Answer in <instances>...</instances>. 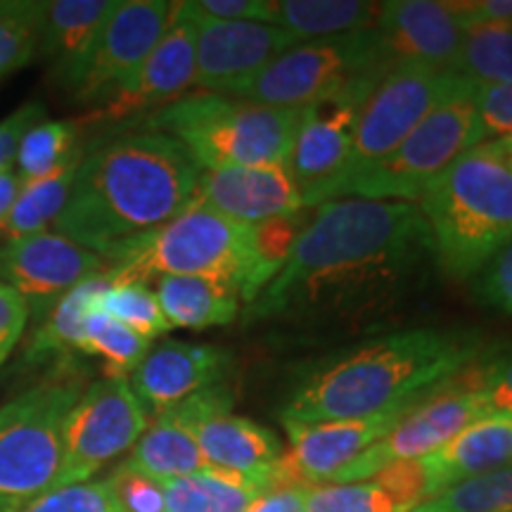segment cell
<instances>
[{
	"label": "cell",
	"instance_id": "cell-34",
	"mask_svg": "<svg viewBox=\"0 0 512 512\" xmlns=\"http://www.w3.org/2000/svg\"><path fill=\"white\" fill-rule=\"evenodd\" d=\"M150 351V342L145 337L128 330L110 316L91 313L83 325L76 354L100 356L105 363V377H126L133 373Z\"/></svg>",
	"mask_w": 512,
	"mask_h": 512
},
{
	"label": "cell",
	"instance_id": "cell-41",
	"mask_svg": "<svg viewBox=\"0 0 512 512\" xmlns=\"http://www.w3.org/2000/svg\"><path fill=\"white\" fill-rule=\"evenodd\" d=\"M472 292L479 304L512 316V240L482 266Z\"/></svg>",
	"mask_w": 512,
	"mask_h": 512
},
{
	"label": "cell",
	"instance_id": "cell-14",
	"mask_svg": "<svg viewBox=\"0 0 512 512\" xmlns=\"http://www.w3.org/2000/svg\"><path fill=\"white\" fill-rule=\"evenodd\" d=\"M411 406L351 420L297 422L283 418L292 446L283 451V456L275 463L268 489L273 486L311 489V486L330 482L339 470L354 463L363 451H368L377 439L392 430Z\"/></svg>",
	"mask_w": 512,
	"mask_h": 512
},
{
	"label": "cell",
	"instance_id": "cell-26",
	"mask_svg": "<svg viewBox=\"0 0 512 512\" xmlns=\"http://www.w3.org/2000/svg\"><path fill=\"white\" fill-rule=\"evenodd\" d=\"M124 465L157 482L207 470L195 432L174 408L159 413L157 420L147 425Z\"/></svg>",
	"mask_w": 512,
	"mask_h": 512
},
{
	"label": "cell",
	"instance_id": "cell-27",
	"mask_svg": "<svg viewBox=\"0 0 512 512\" xmlns=\"http://www.w3.org/2000/svg\"><path fill=\"white\" fill-rule=\"evenodd\" d=\"M107 287H110V283L100 273L83 280L74 290L64 294L60 302L53 306V311L31 332L27 349H24V363L43 366V363H55L60 358L74 356L86 318L91 316L95 302Z\"/></svg>",
	"mask_w": 512,
	"mask_h": 512
},
{
	"label": "cell",
	"instance_id": "cell-44",
	"mask_svg": "<svg viewBox=\"0 0 512 512\" xmlns=\"http://www.w3.org/2000/svg\"><path fill=\"white\" fill-rule=\"evenodd\" d=\"M475 105L486 138L512 136V83L479 86L475 91Z\"/></svg>",
	"mask_w": 512,
	"mask_h": 512
},
{
	"label": "cell",
	"instance_id": "cell-25",
	"mask_svg": "<svg viewBox=\"0 0 512 512\" xmlns=\"http://www.w3.org/2000/svg\"><path fill=\"white\" fill-rule=\"evenodd\" d=\"M157 299L171 328L204 330L233 323L242 292L230 280L202 275H171L157 283Z\"/></svg>",
	"mask_w": 512,
	"mask_h": 512
},
{
	"label": "cell",
	"instance_id": "cell-21",
	"mask_svg": "<svg viewBox=\"0 0 512 512\" xmlns=\"http://www.w3.org/2000/svg\"><path fill=\"white\" fill-rule=\"evenodd\" d=\"M228 368L230 356L221 347L169 339L147 351L128 382L145 411L150 408L159 415L200 389L223 382Z\"/></svg>",
	"mask_w": 512,
	"mask_h": 512
},
{
	"label": "cell",
	"instance_id": "cell-45",
	"mask_svg": "<svg viewBox=\"0 0 512 512\" xmlns=\"http://www.w3.org/2000/svg\"><path fill=\"white\" fill-rule=\"evenodd\" d=\"M41 121H46V107L36 100L24 102L22 107H17L15 112L0 121V169L15 164L22 138L27 136L29 128L41 124Z\"/></svg>",
	"mask_w": 512,
	"mask_h": 512
},
{
	"label": "cell",
	"instance_id": "cell-9",
	"mask_svg": "<svg viewBox=\"0 0 512 512\" xmlns=\"http://www.w3.org/2000/svg\"><path fill=\"white\" fill-rule=\"evenodd\" d=\"M389 69L375 29L302 43L235 91L242 100L304 110L356 86L377 83Z\"/></svg>",
	"mask_w": 512,
	"mask_h": 512
},
{
	"label": "cell",
	"instance_id": "cell-24",
	"mask_svg": "<svg viewBox=\"0 0 512 512\" xmlns=\"http://www.w3.org/2000/svg\"><path fill=\"white\" fill-rule=\"evenodd\" d=\"M117 0H53L46 3L38 55L46 57L50 76L72 93L79 72Z\"/></svg>",
	"mask_w": 512,
	"mask_h": 512
},
{
	"label": "cell",
	"instance_id": "cell-18",
	"mask_svg": "<svg viewBox=\"0 0 512 512\" xmlns=\"http://www.w3.org/2000/svg\"><path fill=\"white\" fill-rule=\"evenodd\" d=\"M377 83L356 86L337 98L306 107L302 126L287 157V171L302 192L304 207H318L328 185L347 164L356 117Z\"/></svg>",
	"mask_w": 512,
	"mask_h": 512
},
{
	"label": "cell",
	"instance_id": "cell-47",
	"mask_svg": "<svg viewBox=\"0 0 512 512\" xmlns=\"http://www.w3.org/2000/svg\"><path fill=\"white\" fill-rule=\"evenodd\" d=\"M306 489L292 486H273L249 505L245 512H304Z\"/></svg>",
	"mask_w": 512,
	"mask_h": 512
},
{
	"label": "cell",
	"instance_id": "cell-13",
	"mask_svg": "<svg viewBox=\"0 0 512 512\" xmlns=\"http://www.w3.org/2000/svg\"><path fill=\"white\" fill-rule=\"evenodd\" d=\"M171 12L174 3L166 0H117L69 93L72 100L98 107L124 86L162 41Z\"/></svg>",
	"mask_w": 512,
	"mask_h": 512
},
{
	"label": "cell",
	"instance_id": "cell-4",
	"mask_svg": "<svg viewBox=\"0 0 512 512\" xmlns=\"http://www.w3.org/2000/svg\"><path fill=\"white\" fill-rule=\"evenodd\" d=\"M434 264L467 280L512 240V136L467 150L418 200Z\"/></svg>",
	"mask_w": 512,
	"mask_h": 512
},
{
	"label": "cell",
	"instance_id": "cell-10",
	"mask_svg": "<svg viewBox=\"0 0 512 512\" xmlns=\"http://www.w3.org/2000/svg\"><path fill=\"white\" fill-rule=\"evenodd\" d=\"M470 88L477 86L453 72L420 67V64H392L363 100L347 164L325 188L320 204L328 202L332 192L349 178L392 155L434 107Z\"/></svg>",
	"mask_w": 512,
	"mask_h": 512
},
{
	"label": "cell",
	"instance_id": "cell-32",
	"mask_svg": "<svg viewBox=\"0 0 512 512\" xmlns=\"http://www.w3.org/2000/svg\"><path fill=\"white\" fill-rule=\"evenodd\" d=\"M306 223L309 221L299 211V214L249 226V273L242 287V302L252 304L259 292L283 271Z\"/></svg>",
	"mask_w": 512,
	"mask_h": 512
},
{
	"label": "cell",
	"instance_id": "cell-36",
	"mask_svg": "<svg viewBox=\"0 0 512 512\" xmlns=\"http://www.w3.org/2000/svg\"><path fill=\"white\" fill-rule=\"evenodd\" d=\"M46 3L0 0V81L34 60L41 46Z\"/></svg>",
	"mask_w": 512,
	"mask_h": 512
},
{
	"label": "cell",
	"instance_id": "cell-12",
	"mask_svg": "<svg viewBox=\"0 0 512 512\" xmlns=\"http://www.w3.org/2000/svg\"><path fill=\"white\" fill-rule=\"evenodd\" d=\"M147 430V411L128 377L91 382L64 422V453L57 489L88 482L100 467L131 451Z\"/></svg>",
	"mask_w": 512,
	"mask_h": 512
},
{
	"label": "cell",
	"instance_id": "cell-38",
	"mask_svg": "<svg viewBox=\"0 0 512 512\" xmlns=\"http://www.w3.org/2000/svg\"><path fill=\"white\" fill-rule=\"evenodd\" d=\"M93 313L110 316L117 323L126 325L136 335L157 339L171 330L169 320L164 318L162 306H159L157 292L143 283H128V285H110L100 294L95 302Z\"/></svg>",
	"mask_w": 512,
	"mask_h": 512
},
{
	"label": "cell",
	"instance_id": "cell-3",
	"mask_svg": "<svg viewBox=\"0 0 512 512\" xmlns=\"http://www.w3.org/2000/svg\"><path fill=\"white\" fill-rule=\"evenodd\" d=\"M482 339L467 330L413 328L320 361L292 394L283 418L325 422L411 406L475 363Z\"/></svg>",
	"mask_w": 512,
	"mask_h": 512
},
{
	"label": "cell",
	"instance_id": "cell-48",
	"mask_svg": "<svg viewBox=\"0 0 512 512\" xmlns=\"http://www.w3.org/2000/svg\"><path fill=\"white\" fill-rule=\"evenodd\" d=\"M19 192H22V181H19L15 164L0 169V223L10 214L12 204L17 202Z\"/></svg>",
	"mask_w": 512,
	"mask_h": 512
},
{
	"label": "cell",
	"instance_id": "cell-30",
	"mask_svg": "<svg viewBox=\"0 0 512 512\" xmlns=\"http://www.w3.org/2000/svg\"><path fill=\"white\" fill-rule=\"evenodd\" d=\"M81 159L83 150L76 152L69 162H64L50 176L24 185L17 202L12 204L10 214L0 223V245L29 238L36 233H46L50 223H55L62 209L67 207Z\"/></svg>",
	"mask_w": 512,
	"mask_h": 512
},
{
	"label": "cell",
	"instance_id": "cell-15",
	"mask_svg": "<svg viewBox=\"0 0 512 512\" xmlns=\"http://www.w3.org/2000/svg\"><path fill=\"white\" fill-rule=\"evenodd\" d=\"M195 41L197 24L188 12V5L174 3L162 41L124 86H119L98 107H93V112L86 117L88 124L140 121L183 98L195 79Z\"/></svg>",
	"mask_w": 512,
	"mask_h": 512
},
{
	"label": "cell",
	"instance_id": "cell-22",
	"mask_svg": "<svg viewBox=\"0 0 512 512\" xmlns=\"http://www.w3.org/2000/svg\"><path fill=\"white\" fill-rule=\"evenodd\" d=\"M427 498L448 486L512 465V418L501 413L484 415L448 439L444 446L420 458Z\"/></svg>",
	"mask_w": 512,
	"mask_h": 512
},
{
	"label": "cell",
	"instance_id": "cell-5",
	"mask_svg": "<svg viewBox=\"0 0 512 512\" xmlns=\"http://www.w3.org/2000/svg\"><path fill=\"white\" fill-rule=\"evenodd\" d=\"M306 110V107H304ZM304 110L190 93L138 121V131L176 138L202 171L226 166L285 164Z\"/></svg>",
	"mask_w": 512,
	"mask_h": 512
},
{
	"label": "cell",
	"instance_id": "cell-46",
	"mask_svg": "<svg viewBox=\"0 0 512 512\" xmlns=\"http://www.w3.org/2000/svg\"><path fill=\"white\" fill-rule=\"evenodd\" d=\"M29 323V306L10 285L0 283V366L8 361L12 349Z\"/></svg>",
	"mask_w": 512,
	"mask_h": 512
},
{
	"label": "cell",
	"instance_id": "cell-6",
	"mask_svg": "<svg viewBox=\"0 0 512 512\" xmlns=\"http://www.w3.org/2000/svg\"><path fill=\"white\" fill-rule=\"evenodd\" d=\"M86 387L88 370L67 356L0 408V512H22L57 489L64 422Z\"/></svg>",
	"mask_w": 512,
	"mask_h": 512
},
{
	"label": "cell",
	"instance_id": "cell-42",
	"mask_svg": "<svg viewBox=\"0 0 512 512\" xmlns=\"http://www.w3.org/2000/svg\"><path fill=\"white\" fill-rule=\"evenodd\" d=\"M465 373L484 394L489 413H501L512 418V351L494 358V361L482 363V366L470 363Z\"/></svg>",
	"mask_w": 512,
	"mask_h": 512
},
{
	"label": "cell",
	"instance_id": "cell-8",
	"mask_svg": "<svg viewBox=\"0 0 512 512\" xmlns=\"http://www.w3.org/2000/svg\"><path fill=\"white\" fill-rule=\"evenodd\" d=\"M475 91L477 88H470L434 107L392 155L339 185L330 200L363 197L418 204L448 166L486 140Z\"/></svg>",
	"mask_w": 512,
	"mask_h": 512
},
{
	"label": "cell",
	"instance_id": "cell-37",
	"mask_svg": "<svg viewBox=\"0 0 512 512\" xmlns=\"http://www.w3.org/2000/svg\"><path fill=\"white\" fill-rule=\"evenodd\" d=\"M413 512H512V465L448 486Z\"/></svg>",
	"mask_w": 512,
	"mask_h": 512
},
{
	"label": "cell",
	"instance_id": "cell-1",
	"mask_svg": "<svg viewBox=\"0 0 512 512\" xmlns=\"http://www.w3.org/2000/svg\"><path fill=\"white\" fill-rule=\"evenodd\" d=\"M430 264V233L415 202H323L283 271L245 306V325L366 323L418 290Z\"/></svg>",
	"mask_w": 512,
	"mask_h": 512
},
{
	"label": "cell",
	"instance_id": "cell-7",
	"mask_svg": "<svg viewBox=\"0 0 512 512\" xmlns=\"http://www.w3.org/2000/svg\"><path fill=\"white\" fill-rule=\"evenodd\" d=\"M102 261L110 285L202 275L230 280L242 292L249 273V226L192 202L162 226L107 249Z\"/></svg>",
	"mask_w": 512,
	"mask_h": 512
},
{
	"label": "cell",
	"instance_id": "cell-19",
	"mask_svg": "<svg viewBox=\"0 0 512 512\" xmlns=\"http://www.w3.org/2000/svg\"><path fill=\"white\" fill-rule=\"evenodd\" d=\"M375 31L380 34L382 53L392 64L451 72L463 48L467 22L456 3L439 0H394L382 3Z\"/></svg>",
	"mask_w": 512,
	"mask_h": 512
},
{
	"label": "cell",
	"instance_id": "cell-29",
	"mask_svg": "<svg viewBox=\"0 0 512 512\" xmlns=\"http://www.w3.org/2000/svg\"><path fill=\"white\" fill-rule=\"evenodd\" d=\"M166 512H245L266 491L264 484L235 475L207 470L162 482Z\"/></svg>",
	"mask_w": 512,
	"mask_h": 512
},
{
	"label": "cell",
	"instance_id": "cell-17",
	"mask_svg": "<svg viewBox=\"0 0 512 512\" xmlns=\"http://www.w3.org/2000/svg\"><path fill=\"white\" fill-rule=\"evenodd\" d=\"M192 19L197 24L192 86L202 93L233 95L242 83L254 79L280 55L299 46L297 38L273 24Z\"/></svg>",
	"mask_w": 512,
	"mask_h": 512
},
{
	"label": "cell",
	"instance_id": "cell-2",
	"mask_svg": "<svg viewBox=\"0 0 512 512\" xmlns=\"http://www.w3.org/2000/svg\"><path fill=\"white\" fill-rule=\"evenodd\" d=\"M202 169L166 133L136 131L83 155L57 233L105 254L162 226L195 202Z\"/></svg>",
	"mask_w": 512,
	"mask_h": 512
},
{
	"label": "cell",
	"instance_id": "cell-28",
	"mask_svg": "<svg viewBox=\"0 0 512 512\" xmlns=\"http://www.w3.org/2000/svg\"><path fill=\"white\" fill-rule=\"evenodd\" d=\"M380 10L382 3L363 0H275L271 24L297 41H318L375 29Z\"/></svg>",
	"mask_w": 512,
	"mask_h": 512
},
{
	"label": "cell",
	"instance_id": "cell-43",
	"mask_svg": "<svg viewBox=\"0 0 512 512\" xmlns=\"http://www.w3.org/2000/svg\"><path fill=\"white\" fill-rule=\"evenodd\" d=\"M188 10L197 19L271 24L275 0H197L188 3Z\"/></svg>",
	"mask_w": 512,
	"mask_h": 512
},
{
	"label": "cell",
	"instance_id": "cell-33",
	"mask_svg": "<svg viewBox=\"0 0 512 512\" xmlns=\"http://www.w3.org/2000/svg\"><path fill=\"white\" fill-rule=\"evenodd\" d=\"M418 503L377 472L363 482L318 484L306 489L304 512H413Z\"/></svg>",
	"mask_w": 512,
	"mask_h": 512
},
{
	"label": "cell",
	"instance_id": "cell-11",
	"mask_svg": "<svg viewBox=\"0 0 512 512\" xmlns=\"http://www.w3.org/2000/svg\"><path fill=\"white\" fill-rule=\"evenodd\" d=\"M489 413L484 394L479 392L463 370L453 380L441 384L418 403H413L401 420L363 451L354 463L339 470L332 484H349L370 479L384 467L408 460H420L437 451L467 425ZM328 484V482H325Z\"/></svg>",
	"mask_w": 512,
	"mask_h": 512
},
{
	"label": "cell",
	"instance_id": "cell-40",
	"mask_svg": "<svg viewBox=\"0 0 512 512\" xmlns=\"http://www.w3.org/2000/svg\"><path fill=\"white\" fill-rule=\"evenodd\" d=\"M22 512H119L105 482H81L48 491Z\"/></svg>",
	"mask_w": 512,
	"mask_h": 512
},
{
	"label": "cell",
	"instance_id": "cell-31",
	"mask_svg": "<svg viewBox=\"0 0 512 512\" xmlns=\"http://www.w3.org/2000/svg\"><path fill=\"white\" fill-rule=\"evenodd\" d=\"M451 72L477 88L512 83V22L467 24L463 48Z\"/></svg>",
	"mask_w": 512,
	"mask_h": 512
},
{
	"label": "cell",
	"instance_id": "cell-16",
	"mask_svg": "<svg viewBox=\"0 0 512 512\" xmlns=\"http://www.w3.org/2000/svg\"><path fill=\"white\" fill-rule=\"evenodd\" d=\"M102 271L105 261L100 254L60 233L46 230L0 245V283L10 285L27 302L34 328L64 294Z\"/></svg>",
	"mask_w": 512,
	"mask_h": 512
},
{
	"label": "cell",
	"instance_id": "cell-20",
	"mask_svg": "<svg viewBox=\"0 0 512 512\" xmlns=\"http://www.w3.org/2000/svg\"><path fill=\"white\" fill-rule=\"evenodd\" d=\"M195 202L242 226H256L304 209L302 192L285 164L226 166L202 171Z\"/></svg>",
	"mask_w": 512,
	"mask_h": 512
},
{
	"label": "cell",
	"instance_id": "cell-35",
	"mask_svg": "<svg viewBox=\"0 0 512 512\" xmlns=\"http://www.w3.org/2000/svg\"><path fill=\"white\" fill-rule=\"evenodd\" d=\"M81 147L76 145V124L72 121H41L29 128L27 136L19 143L15 157V171L22 181V188L41 181L69 162Z\"/></svg>",
	"mask_w": 512,
	"mask_h": 512
},
{
	"label": "cell",
	"instance_id": "cell-23",
	"mask_svg": "<svg viewBox=\"0 0 512 512\" xmlns=\"http://www.w3.org/2000/svg\"><path fill=\"white\" fill-rule=\"evenodd\" d=\"M192 432L207 467L249 477L268 491L273 467L283 456V446L271 430L242 415L216 413L197 420Z\"/></svg>",
	"mask_w": 512,
	"mask_h": 512
},
{
	"label": "cell",
	"instance_id": "cell-39",
	"mask_svg": "<svg viewBox=\"0 0 512 512\" xmlns=\"http://www.w3.org/2000/svg\"><path fill=\"white\" fill-rule=\"evenodd\" d=\"M102 482L110 489L119 512H166L162 482L131 470L124 463Z\"/></svg>",
	"mask_w": 512,
	"mask_h": 512
}]
</instances>
